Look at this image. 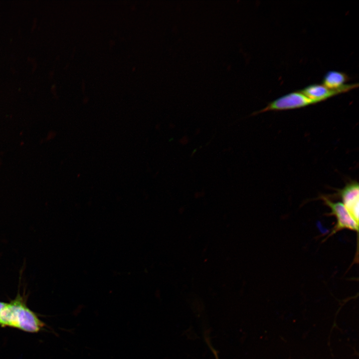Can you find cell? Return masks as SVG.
I'll return each mask as SVG.
<instances>
[{
    "label": "cell",
    "instance_id": "cell-2",
    "mask_svg": "<svg viewBox=\"0 0 359 359\" xmlns=\"http://www.w3.org/2000/svg\"><path fill=\"white\" fill-rule=\"evenodd\" d=\"M318 103L300 91L292 92L282 96L269 103L267 106L253 114L269 111L285 110L305 107Z\"/></svg>",
    "mask_w": 359,
    "mask_h": 359
},
{
    "label": "cell",
    "instance_id": "cell-5",
    "mask_svg": "<svg viewBox=\"0 0 359 359\" xmlns=\"http://www.w3.org/2000/svg\"><path fill=\"white\" fill-rule=\"evenodd\" d=\"M358 182L347 184L340 191L343 204L355 221L359 224V190Z\"/></svg>",
    "mask_w": 359,
    "mask_h": 359
},
{
    "label": "cell",
    "instance_id": "cell-1",
    "mask_svg": "<svg viewBox=\"0 0 359 359\" xmlns=\"http://www.w3.org/2000/svg\"><path fill=\"white\" fill-rule=\"evenodd\" d=\"M0 326L16 328L24 332L35 333L44 326L36 314L26 305L24 295L18 292L15 298L7 303L0 314Z\"/></svg>",
    "mask_w": 359,
    "mask_h": 359
},
{
    "label": "cell",
    "instance_id": "cell-7",
    "mask_svg": "<svg viewBox=\"0 0 359 359\" xmlns=\"http://www.w3.org/2000/svg\"><path fill=\"white\" fill-rule=\"evenodd\" d=\"M209 347H210L209 348H210L211 351L212 352V353L214 355L215 359H219L217 352L214 349H213L212 347H211V346H209Z\"/></svg>",
    "mask_w": 359,
    "mask_h": 359
},
{
    "label": "cell",
    "instance_id": "cell-8",
    "mask_svg": "<svg viewBox=\"0 0 359 359\" xmlns=\"http://www.w3.org/2000/svg\"><path fill=\"white\" fill-rule=\"evenodd\" d=\"M6 304H7V303L0 301V314L1 312L2 311V310L6 306Z\"/></svg>",
    "mask_w": 359,
    "mask_h": 359
},
{
    "label": "cell",
    "instance_id": "cell-4",
    "mask_svg": "<svg viewBox=\"0 0 359 359\" xmlns=\"http://www.w3.org/2000/svg\"><path fill=\"white\" fill-rule=\"evenodd\" d=\"M358 87V83L348 84L343 89L332 90L322 84H313L307 86L300 91L310 99L319 103L341 93L348 92Z\"/></svg>",
    "mask_w": 359,
    "mask_h": 359
},
{
    "label": "cell",
    "instance_id": "cell-3",
    "mask_svg": "<svg viewBox=\"0 0 359 359\" xmlns=\"http://www.w3.org/2000/svg\"><path fill=\"white\" fill-rule=\"evenodd\" d=\"M322 199L331 209V212L328 214L334 215L337 220L336 224L328 237L344 229L358 232L359 224L355 221L342 203L333 202L325 197H323Z\"/></svg>",
    "mask_w": 359,
    "mask_h": 359
},
{
    "label": "cell",
    "instance_id": "cell-6",
    "mask_svg": "<svg viewBox=\"0 0 359 359\" xmlns=\"http://www.w3.org/2000/svg\"><path fill=\"white\" fill-rule=\"evenodd\" d=\"M349 78L345 73L337 71H329L324 75L322 85L326 87L332 89L338 90L346 87L348 84L346 82Z\"/></svg>",
    "mask_w": 359,
    "mask_h": 359
}]
</instances>
